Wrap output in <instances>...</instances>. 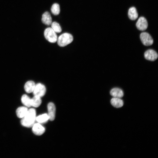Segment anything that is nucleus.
<instances>
[{
	"mask_svg": "<svg viewBox=\"0 0 158 158\" xmlns=\"http://www.w3.org/2000/svg\"><path fill=\"white\" fill-rule=\"evenodd\" d=\"M36 111L34 108L28 110L26 114L21 121V125L27 127H32L36 120Z\"/></svg>",
	"mask_w": 158,
	"mask_h": 158,
	"instance_id": "nucleus-1",
	"label": "nucleus"
},
{
	"mask_svg": "<svg viewBox=\"0 0 158 158\" xmlns=\"http://www.w3.org/2000/svg\"><path fill=\"white\" fill-rule=\"evenodd\" d=\"M73 40V36L70 33H65L61 35L57 40L58 45L64 47L71 43Z\"/></svg>",
	"mask_w": 158,
	"mask_h": 158,
	"instance_id": "nucleus-2",
	"label": "nucleus"
},
{
	"mask_svg": "<svg viewBox=\"0 0 158 158\" xmlns=\"http://www.w3.org/2000/svg\"><path fill=\"white\" fill-rule=\"evenodd\" d=\"M44 35L46 39L50 42L54 43L57 41V35L51 28L49 27L45 29Z\"/></svg>",
	"mask_w": 158,
	"mask_h": 158,
	"instance_id": "nucleus-3",
	"label": "nucleus"
},
{
	"mask_svg": "<svg viewBox=\"0 0 158 158\" xmlns=\"http://www.w3.org/2000/svg\"><path fill=\"white\" fill-rule=\"evenodd\" d=\"M141 41L143 44L146 46L152 45L153 42V40L151 35L146 32H142L140 35Z\"/></svg>",
	"mask_w": 158,
	"mask_h": 158,
	"instance_id": "nucleus-4",
	"label": "nucleus"
},
{
	"mask_svg": "<svg viewBox=\"0 0 158 158\" xmlns=\"http://www.w3.org/2000/svg\"><path fill=\"white\" fill-rule=\"evenodd\" d=\"M46 92V88L45 86L41 83H38L35 86L33 92L34 96L41 97L44 96Z\"/></svg>",
	"mask_w": 158,
	"mask_h": 158,
	"instance_id": "nucleus-5",
	"label": "nucleus"
},
{
	"mask_svg": "<svg viewBox=\"0 0 158 158\" xmlns=\"http://www.w3.org/2000/svg\"><path fill=\"white\" fill-rule=\"evenodd\" d=\"M136 25L137 28L141 31L146 30L148 27L147 21L145 18L143 17H141L139 18Z\"/></svg>",
	"mask_w": 158,
	"mask_h": 158,
	"instance_id": "nucleus-6",
	"label": "nucleus"
},
{
	"mask_svg": "<svg viewBox=\"0 0 158 158\" xmlns=\"http://www.w3.org/2000/svg\"><path fill=\"white\" fill-rule=\"evenodd\" d=\"M144 56L147 60L153 61H155L157 58L158 54L154 50L150 49L145 52Z\"/></svg>",
	"mask_w": 158,
	"mask_h": 158,
	"instance_id": "nucleus-7",
	"label": "nucleus"
},
{
	"mask_svg": "<svg viewBox=\"0 0 158 158\" xmlns=\"http://www.w3.org/2000/svg\"><path fill=\"white\" fill-rule=\"evenodd\" d=\"M48 116L49 119L53 121L55 118L56 107L54 104L52 102L49 103L47 106Z\"/></svg>",
	"mask_w": 158,
	"mask_h": 158,
	"instance_id": "nucleus-8",
	"label": "nucleus"
},
{
	"mask_svg": "<svg viewBox=\"0 0 158 158\" xmlns=\"http://www.w3.org/2000/svg\"><path fill=\"white\" fill-rule=\"evenodd\" d=\"M32 131L36 135H40L42 134L45 131L44 127L40 123H35L32 126Z\"/></svg>",
	"mask_w": 158,
	"mask_h": 158,
	"instance_id": "nucleus-9",
	"label": "nucleus"
},
{
	"mask_svg": "<svg viewBox=\"0 0 158 158\" xmlns=\"http://www.w3.org/2000/svg\"><path fill=\"white\" fill-rule=\"evenodd\" d=\"M42 21L46 25H51L52 23V18L49 12L46 11L42 14Z\"/></svg>",
	"mask_w": 158,
	"mask_h": 158,
	"instance_id": "nucleus-10",
	"label": "nucleus"
},
{
	"mask_svg": "<svg viewBox=\"0 0 158 158\" xmlns=\"http://www.w3.org/2000/svg\"><path fill=\"white\" fill-rule=\"evenodd\" d=\"M110 94L114 97L121 98L123 96V90L118 88H114L112 89L110 91Z\"/></svg>",
	"mask_w": 158,
	"mask_h": 158,
	"instance_id": "nucleus-11",
	"label": "nucleus"
},
{
	"mask_svg": "<svg viewBox=\"0 0 158 158\" xmlns=\"http://www.w3.org/2000/svg\"><path fill=\"white\" fill-rule=\"evenodd\" d=\"M35 85V82L32 81L30 80L27 81L24 85V89L25 91L28 93L33 92Z\"/></svg>",
	"mask_w": 158,
	"mask_h": 158,
	"instance_id": "nucleus-12",
	"label": "nucleus"
},
{
	"mask_svg": "<svg viewBox=\"0 0 158 158\" xmlns=\"http://www.w3.org/2000/svg\"><path fill=\"white\" fill-rule=\"evenodd\" d=\"M110 102L111 104L116 108L121 107L123 104V101L119 98L114 97L111 99Z\"/></svg>",
	"mask_w": 158,
	"mask_h": 158,
	"instance_id": "nucleus-13",
	"label": "nucleus"
},
{
	"mask_svg": "<svg viewBox=\"0 0 158 158\" xmlns=\"http://www.w3.org/2000/svg\"><path fill=\"white\" fill-rule=\"evenodd\" d=\"M128 15L129 18L132 20H135L138 16L136 9L134 7H131L129 9Z\"/></svg>",
	"mask_w": 158,
	"mask_h": 158,
	"instance_id": "nucleus-14",
	"label": "nucleus"
},
{
	"mask_svg": "<svg viewBox=\"0 0 158 158\" xmlns=\"http://www.w3.org/2000/svg\"><path fill=\"white\" fill-rule=\"evenodd\" d=\"M28 110L26 107H18L16 111L17 116L19 118H23L26 114Z\"/></svg>",
	"mask_w": 158,
	"mask_h": 158,
	"instance_id": "nucleus-15",
	"label": "nucleus"
},
{
	"mask_svg": "<svg viewBox=\"0 0 158 158\" xmlns=\"http://www.w3.org/2000/svg\"><path fill=\"white\" fill-rule=\"evenodd\" d=\"M41 97L39 96H34L31 99V106L34 107H39L41 104Z\"/></svg>",
	"mask_w": 158,
	"mask_h": 158,
	"instance_id": "nucleus-16",
	"label": "nucleus"
},
{
	"mask_svg": "<svg viewBox=\"0 0 158 158\" xmlns=\"http://www.w3.org/2000/svg\"><path fill=\"white\" fill-rule=\"evenodd\" d=\"M49 119L48 114H43L36 117V120L39 123H43L47 122Z\"/></svg>",
	"mask_w": 158,
	"mask_h": 158,
	"instance_id": "nucleus-17",
	"label": "nucleus"
},
{
	"mask_svg": "<svg viewBox=\"0 0 158 158\" xmlns=\"http://www.w3.org/2000/svg\"><path fill=\"white\" fill-rule=\"evenodd\" d=\"M22 103L25 106L30 107L31 106V98L25 94L22 95L21 98Z\"/></svg>",
	"mask_w": 158,
	"mask_h": 158,
	"instance_id": "nucleus-18",
	"label": "nucleus"
},
{
	"mask_svg": "<svg viewBox=\"0 0 158 158\" xmlns=\"http://www.w3.org/2000/svg\"><path fill=\"white\" fill-rule=\"evenodd\" d=\"M52 13L55 15L59 14L60 12V8L59 5L57 3L54 4L51 8Z\"/></svg>",
	"mask_w": 158,
	"mask_h": 158,
	"instance_id": "nucleus-19",
	"label": "nucleus"
},
{
	"mask_svg": "<svg viewBox=\"0 0 158 158\" xmlns=\"http://www.w3.org/2000/svg\"><path fill=\"white\" fill-rule=\"evenodd\" d=\"M51 28L56 32L60 33L61 32L62 29L59 24L56 22H53L51 24Z\"/></svg>",
	"mask_w": 158,
	"mask_h": 158,
	"instance_id": "nucleus-20",
	"label": "nucleus"
}]
</instances>
